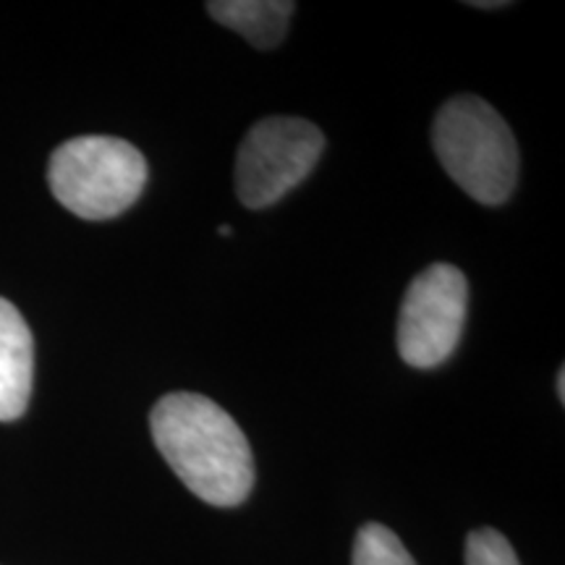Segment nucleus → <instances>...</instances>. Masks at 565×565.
I'll use <instances>...</instances> for the list:
<instances>
[{
  "label": "nucleus",
  "mask_w": 565,
  "mask_h": 565,
  "mask_svg": "<svg viewBox=\"0 0 565 565\" xmlns=\"http://www.w3.org/2000/svg\"><path fill=\"white\" fill-rule=\"evenodd\" d=\"M152 440L173 475L204 503L242 505L254 487V458L233 416L196 393H168L152 408Z\"/></svg>",
  "instance_id": "obj_1"
},
{
  "label": "nucleus",
  "mask_w": 565,
  "mask_h": 565,
  "mask_svg": "<svg viewBox=\"0 0 565 565\" xmlns=\"http://www.w3.org/2000/svg\"><path fill=\"white\" fill-rule=\"evenodd\" d=\"M433 145L445 173L479 204H503L519 181V147L498 110L461 95L437 113Z\"/></svg>",
  "instance_id": "obj_2"
},
{
  "label": "nucleus",
  "mask_w": 565,
  "mask_h": 565,
  "mask_svg": "<svg viewBox=\"0 0 565 565\" xmlns=\"http://www.w3.org/2000/svg\"><path fill=\"white\" fill-rule=\"evenodd\" d=\"M47 183L55 200L74 215L110 221L139 200L147 183V160L124 139L76 137L53 152Z\"/></svg>",
  "instance_id": "obj_3"
},
{
  "label": "nucleus",
  "mask_w": 565,
  "mask_h": 565,
  "mask_svg": "<svg viewBox=\"0 0 565 565\" xmlns=\"http://www.w3.org/2000/svg\"><path fill=\"white\" fill-rule=\"evenodd\" d=\"M324 134L303 118L270 116L254 124L236 154V194L249 210L280 202L312 173Z\"/></svg>",
  "instance_id": "obj_4"
},
{
  "label": "nucleus",
  "mask_w": 565,
  "mask_h": 565,
  "mask_svg": "<svg viewBox=\"0 0 565 565\" xmlns=\"http://www.w3.org/2000/svg\"><path fill=\"white\" fill-rule=\"evenodd\" d=\"M469 286L454 265H429L414 278L398 317V353L414 370H435L461 341Z\"/></svg>",
  "instance_id": "obj_5"
},
{
  "label": "nucleus",
  "mask_w": 565,
  "mask_h": 565,
  "mask_svg": "<svg viewBox=\"0 0 565 565\" xmlns=\"http://www.w3.org/2000/svg\"><path fill=\"white\" fill-rule=\"evenodd\" d=\"M32 380V330L11 301L0 299V422H13L26 412Z\"/></svg>",
  "instance_id": "obj_6"
},
{
  "label": "nucleus",
  "mask_w": 565,
  "mask_h": 565,
  "mask_svg": "<svg viewBox=\"0 0 565 565\" xmlns=\"http://www.w3.org/2000/svg\"><path fill=\"white\" fill-rule=\"evenodd\" d=\"M210 17L244 34L259 51H270L286 38L296 6L291 0H212Z\"/></svg>",
  "instance_id": "obj_7"
},
{
  "label": "nucleus",
  "mask_w": 565,
  "mask_h": 565,
  "mask_svg": "<svg viewBox=\"0 0 565 565\" xmlns=\"http://www.w3.org/2000/svg\"><path fill=\"white\" fill-rule=\"evenodd\" d=\"M351 565H416L404 542L383 524L359 529Z\"/></svg>",
  "instance_id": "obj_8"
},
{
  "label": "nucleus",
  "mask_w": 565,
  "mask_h": 565,
  "mask_svg": "<svg viewBox=\"0 0 565 565\" xmlns=\"http://www.w3.org/2000/svg\"><path fill=\"white\" fill-rule=\"evenodd\" d=\"M466 565H521L511 542L494 529H477L466 536Z\"/></svg>",
  "instance_id": "obj_9"
},
{
  "label": "nucleus",
  "mask_w": 565,
  "mask_h": 565,
  "mask_svg": "<svg viewBox=\"0 0 565 565\" xmlns=\"http://www.w3.org/2000/svg\"><path fill=\"white\" fill-rule=\"evenodd\" d=\"M557 398L565 401V370L557 372Z\"/></svg>",
  "instance_id": "obj_10"
},
{
  "label": "nucleus",
  "mask_w": 565,
  "mask_h": 565,
  "mask_svg": "<svg viewBox=\"0 0 565 565\" xmlns=\"http://www.w3.org/2000/svg\"><path fill=\"white\" fill-rule=\"evenodd\" d=\"M471 6H475V9H503V6H508V3H498V0H492V3H477L475 0Z\"/></svg>",
  "instance_id": "obj_11"
},
{
  "label": "nucleus",
  "mask_w": 565,
  "mask_h": 565,
  "mask_svg": "<svg viewBox=\"0 0 565 565\" xmlns=\"http://www.w3.org/2000/svg\"><path fill=\"white\" fill-rule=\"evenodd\" d=\"M223 233V236H231V225H221V228H217Z\"/></svg>",
  "instance_id": "obj_12"
}]
</instances>
